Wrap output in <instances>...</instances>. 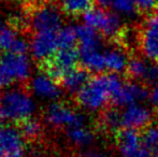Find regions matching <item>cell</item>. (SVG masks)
I'll list each match as a JSON object with an SVG mask.
<instances>
[{
    "mask_svg": "<svg viewBox=\"0 0 158 157\" xmlns=\"http://www.w3.org/2000/svg\"><path fill=\"white\" fill-rule=\"evenodd\" d=\"M139 48L144 57L158 63V14L152 13L139 32Z\"/></svg>",
    "mask_w": 158,
    "mask_h": 157,
    "instance_id": "52a82bcc",
    "label": "cell"
},
{
    "mask_svg": "<svg viewBox=\"0 0 158 157\" xmlns=\"http://www.w3.org/2000/svg\"><path fill=\"white\" fill-rule=\"evenodd\" d=\"M115 142L122 157H153L144 145L140 130L121 128L115 132Z\"/></svg>",
    "mask_w": 158,
    "mask_h": 157,
    "instance_id": "5b68a950",
    "label": "cell"
},
{
    "mask_svg": "<svg viewBox=\"0 0 158 157\" xmlns=\"http://www.w3.org/2000/svg\"><path fill=\"white\" fill-rule=\"evenodd\" d=\"M152 123V113L140 103L130 105L122 110L121 127L143 130Z\"/></svg>",
    "mask_w": 158,
    "mask_h": 157,
    "instance_id": "8fae6325",
    "label": "cell"
},
{
    "mask_svg": "<svg viewBox=\"0 0 158 157\" xmlns=\"http://www.w3.org/2000/svg\"><path fill=\"white\" fill-rule=\"evenodd\" d=\"M75 28L77 34V46L80 50L100 48L102 37L99 31L86 24L77 25Z\"/></svg>",
    "mask_w": 158,
    "mask_h": 157,
    "instance_id": "2e32d148",
    "label": "cell"
},
{
    "mask_svg": "<svg viewBox=\"0 0 158 157\" xmlns=\"http://www.w3.org/2000/svg\"><path fill=\"white\" fill-rule=\"evenodd\" d=\"M77 46V34L75 26H64L58 31V48Z\"/></svg>",
    "mask_w": 158,
    "mask_h": 157,
    "instance_id": "cb8c5ba5",
    "label": "cell"
},
{
    "mask_svg": "<svg viewBox=\"0 0 158 157\" xmlns=\"http://www.w3.org/2000/svg\"><path fill=\"white\" fill-rule=\"evenodd\" d=\"M153 157H158V156H153Z\"/></svg>",
    "mask_w": 158,
    "mask_h": 157,
    "instance_id": "74e56055",
    "label": "cell"
},
{
    "mask_svg": "<svg viewBox=\"0 0 158 157\" xmlns=\"http://www.w3.org/2000/svg\"><path fill=\"white\" fill-rule=\"evenodd\" d=\"M155 13H157V14H158V6H157V8L155 9Z\"/></svg>",
    "mask_w": 158,
    "mask_h": 157,
    "instance_id": "d590c367",
    "label": "cell"
},
{
    "mask_svg": "<svg viewBox=\"0 0 158 157\" xmlns=\"http://www.w3.org/2000/svg\"><path fill=\"white\" fill-rule=\"evenodd\" d=\"M151 99H152L153 103H156L158 101V82L155 84L153 90L151 92Z\"/></svg>",
    "mask_w": 158,
    "mask_h": 157,
    "instance_id": "f546056e",
    "label": "cell"
},
{
    "mask_svg": "<svg viewBox=\"0 0 158 157\" xmlns=\"http://www.w3.org/2000/svg\"><path fill=\"white\" fill-rule=\"evenodd\" d=\"M94 2L97 8L104 9V10H108L112 6V0H94Z\"/></svg>",
    "mask_w": 158,
    "mask_h": 157,
    "instance_id": "f1b7e54d",
    "label": "cell"
},
{
    "mask_svg": "<svg viewBox=\"0 0 158 157\" xmlns=\"http://www.w3.org/2000/svg\"><path fill=\"white\" fill-rule=\"evenodd\" d=\"M104 58H106V70L110 71V73H122L126 72L128 59L122 48H112L110 50L104 51Z\"/></svg>",
    "mask_w": 158,
    "mask_h": 157,
    "instance_id": "e0dca14e",
    "label": "cell"
},
{
    "mask_svg": "<svg viewBox=\"0 0 158 157\" xmlns=\"http://www.w3.org/2000/svg\"><path fill=\"white\" fill-rule=\"evenodd\" d=\"M66 134L71 143L77 147H87L94 142V132L84 125H77L66 129Z\"/></svg>",
    "mask_w": 158,
    "mask_h": 157,
    "instance_id": "ac0fdd59",
    "label": "cell"
},
{
    "mask_svg": "<svg viewBox=\"0 0 158 157\" xmlns=\"http://www.w3.org/2000/svg\"><path fill=\"white\" fill-rule=\"evenodd\" d=\"M148 67H150V65L144 59L140 58V57H133V58L129 59L128 65H127V78L132 80V81H139L144 84V80H145L146 73H148Z\"/></svg>",
    "mask_w": 158,
    "mask_h": 157,
    "instance_id": "44dd1931",
    "label": "cell"
},
{
    "mask_svg": "<svg viewBox=\"0 0 158 157\" xmlns=\"http://www.w3.org/2000/svg\"><path fill=\"white\" fill-rule=\"evenodd\" d=\"M135 3L140 12L148 13L157 8L158 0H135Z\"/></svg>",
    "mask_w": 158,
    "mask_h": 157,
    "instance_id": "4316f807",
    "label": "cell"
},
{
    "mask_svg": "<svg viewBox=\"0 0 158 157\" xmlns=\"http://www.w3.org/2000/svg\"><path fill=\"white\" fill-rule=\"evenodd\" d=\"M89 73L90 72L86 68H84L83 66L82 67L79 66L64 76L60 82V86L69 93L77 94L90 79Z\"/></svg>",
    "mask_w": 158,
    "mask_h": 157,
    "instance_id": "9a60e30c",
    "label": "cell"
},
{
    "mask_svg": "<svg viewBox=\"0 0 158 157\" xmlns=\"http://www.w3.org/2000/svg\"><path fill=\"white\" fill-rule=\"evenodd\" d=\"M17 35L14 31V28H9L6 26L0 29V51L9 53L17 40Z\"/></svg>",
    "mask_w": 158,
    "mask_h": 157,
    "instance_id": "484cf974",
    "label": "cell"
},
{
    "mask_svg": "<svg viewBox=\"0 0 158 157\" xmlns=\"http://www.w3.org/2000/svg\"><path fill=\"white\" fill-rule=\"evenodd\" d=\"M30 48L38 63L52 57L58 50V31L44 30L33 32Z\"/></svg>",
    "mask_w": 158,
    "mask_h": 157,
    "instance_id": "9c48e42d",
    "label": "cell"
},
{
    "mask_svg": "<svg viewBox=\"0 0 158 157\" xmlns=\"http://www.w3.org/2000/svg\"><path fill=\"white\" fill-rule=\"evenodd\" d=\"M94 0H59V8L68 16H79L94 8Z\"/></svg>",
    "mask_w": 158,
    "mask_h": 157,
    "instance_id": "d6986e66",
    "label": "cell"
},
{
    "mask_svg": "<svg viewBox=\"0 0 158 157\" xmlns=\"http://www.w3.org/2000/svg\"><path fill=\"white\" fill-rule=\"evenodd\" d=\"M80 64L84 68L93 73H101L106 70L104 52L100 48H90V50H80Z\"/></svg>",
    "mask_w": 158,
    "mask_h": 157,
    "instance_id": "4fadbf2b",
    "label": "cell"
},
{
    "mask_svg": "<svg viewBox=\"0 0 158 157\" xmlns=\"http://www.w3.org/2000/svg\"><path fill=\"white\" fill-rule=\"evenodd\" d=\"M111 8L119 15L125 16H135L137 14L138 6L135 3V0H112Z\"/></svg>",
    "mask_w": 158,
    "mask_h": 157,
    "instance_id": "d4e9b609",
    "label": "cell"
},
{
    "mask_svg": "<svg viewBox=\"0 0 158 157\" xmlns=\"http://www.w3.org/2000/svg\"><path fill=\"white\" fill-rule=\"evenodd\" d=\"M124 82L116 73H98L75 94L77 105L88 111L106 109Z\"/></svg>",
    "mask_w": 158,
    "mask_h": 157,
    "instance_id": "6da1fadb",
    "label": "cell"
},
{
    "mask_svg": "<svg viewBox=\"0 0 158 157\" xmlns=\"http://www.w3.org/2000/svg\"><path fill=\"white\" fill-rule=\"evenodd\" d=\"M2 27H3V25H2V23H1V22H0V29H1Z\"/></svg>",
    "mask_w": 158,
    "mask_h": 157,
    "instance_id": "8d00e7d4",
    "label": "cell"
},
{
    "mask_svg": "<svg viewBox=\"0 0 158 157\" xmlns=\"http://www.w3.org/2000/svg\"><path fill=\"white\" fill-rule=\"evenodd\" d=\"M29 25L33 32L44 30L59 31L63 28L60 8L52 1L37 3L33 8H30Z\"/></svg>",
    "mask_w": 158,
    "mask_h": 157,
    "instance_id": "277c9868",
    "label": "cell"
},
{
    "mask_svg": "<svg viewBox=\"0 0 158 157\" xmlns=\"http://www.w3.org/2000/svg\"><path fill=\"white\" fill-rule=\"evenodd\" d=\"M24 142L25 140L19 130L11 126L3 128L0 134V149L4 157H25Z\"/></svg>",
    "mask_w": 158,
    "mask_h": 157,
    "instance_id": "7c38bea8",
    "label": "cell"
},
{
    "mask_svg": "<svg viewBox=\"0 0 158 157\" xmlns=\"http://www.w3.org/2000/svg\"><path fill=\"white\" fill-rule=\"evenodd\" d=\"M12 83H13V80L10 78V76H9L8 73H6L4 68L0 65V89L11 85Z\"/></svg>",
    "mask_w": 158,
    "mask_h": 157,
    "instance_id": "83f0119b",
    "label": "cell"
},
{
    "mask_svg": "<svg viewBox=\"0 0 158 157\" xmlns=\"http://www.w3.org/2000/svg\"><path fill=\"white\" fill-rule=\"evenodd\" d=\"M143 143L152 156H158V126H150L142 132Z\"/></svg>",
    "mask_w": 158,
    "mask_h": 157,
    "instance_id": "603a6c76",
    "label": "cell"
},
{
    "mask_svg": "<svg viewBox=\"0 0 158 157\" xmlns=\"http://www.w3.org/2000/svg\"><path fill=\"white\" fill-rule=\"evenodd\" d=\"M151 97L148 85L141 82H124L121 89L112 97L111 103L113 107L126 108L130 105L140 103Z\"/></svg>",
    "mask_w": 158,
    "mask_h": 157,
    "instance_id": "ba28073f",
    "label": "cell"
},
{
    "mask_svg": "<svg viewBox=\"0 0 158 157\" xmlns=\"http://www.w3.org/2000/svg\"><path fill=\"white\" fill-rule=\"evenodd\" d=\"M0 65L4 68L13 82H26L30 76V61L26 54L4 53L0 57Z\"/></svg>",
    "mask_w": 158,
    "mask_h": 157,
    "instance_id": "30bf717a",
    "label": "cell"
},
{
    "mask_svg": "<svg viewBox=\"0 0 158 157\" xmlns=\"http://www.w3.org/2000/svg\"><path fill=\"white\" fill-rule=\"evenodd\" d=\"M84 24L90 26L101 34L102 37L118 42L125 28L119 14L100 8H93L83 15Z\"/></svg>",
    "mask_w": 158,
    "mask_h": 157,
    "instance_id": "3957f363",
    "label": "cell"
},
{
    "mask_svg": "<svg viewBox=\"0 0 158 157\" xmlns=\"http://www.w3.org/2000/svg\"><path fill=\"white\" fill-rule=\"evenodd\" d=\"M32 1H35L37 3H45V2H51L53 0H32Z\"/></svg>",
    "mask_w": 158,
    "mask_h": 157,
    "instance_id": "1f68e13d",
    "label": "cell"
},
{
    "mask_svg": "<svg viewBox=\"0 0 158 157\" xmlns=\"http://www.w3.org/2000/svg\"><path fill=\"white\" fill-rule=\"evenodd\" d=\"M44 119L55 128H67L77 125H83L85 118L83 115L67 105L61 102L51 103L45 110Z\"/></svg>",
    "mask_w": 158,
    "mask_h": 157,
    "instance_id": "8992f818",
    "label": "cell"
},
{
    "mask_svg": "<svg viewBox=\"0 0 158 157\" xmlns=\"http://www.w3.org/2000/svg\"><path fill=\"white\" fill-rule=\"evenodd\" d=\"M154 111H155V113H156V115L158 116V101L156 103H154Z\"/></svg>",
    "mask_w": 158,
    "mask_h": 157,
    "instance_id": "d6a6232c",
    "label": "cell"
},
{
    "mask_svg": "<svg viewBox=\"0 0 158 157\" xmlns=\"http://www.w3.org/2000/svg\"><path fill=\"white\" fill-rule=\"evenodd\" d=\"M16 128L19 130L24 140L27 142H33L35 140H39L41 138L42 131H43L41 122L37 118H32V116L17 123Z\"/></svg>",
    "mask_w": 158,
    "mask_h": 157,
    "instance_id": "ffe728a7",
    "label": "cell"
},
{
    "mask_svg": "<svg viewBox=\"0 0 158 157\" xmlns=\"http://www.w3.org/2000/svg\"><path fill=\"white\" fill-rule=\"evenodd\" d=\"M33 112L35 103L24 86L0 92V119L17 124L31 118Z\"/></svg>",
    "mask_w": 158,
    "mask_h": 157,
    "instance_id": "7a4b0ae2",
    "label": "cell"
},
{
    "mask_svg": "<svg viewBox=\"0 0 158 157\" xmlns=\"http://www.w3.org/2000/svg\"><path fill=\"white\" fill-rule=\"evenodd\" d=\"M0 157H4V154H3V152H2L1 149H0Z\"/></svg>",
    "mask_w": 158,
    "mask_h": 157,
    "instance_id": "e575fe53",
    "label": "cell"
},
{
    "mask_svg": "<svg viewBox=\"0 0 158 157\" xmlns=\"http://www.w3.org/2000/svg\"><path fill=\"white\" fill-rule=\"evenodd\" d=\"M83 157H106V156L98 151H88L84 154Z\"/></svg>",
    "mask_w": 158,
    "mask_h": 157,
    "instance_id": "4dcf8cb0",
    "label": "cell"
},
{
    "mask_svg": "<svg viewBox=\"0 0 158 157\" xmlns=\"http://www.w3.org/2000/svg\"><path fill=\"white\" fill-rule=\"evenodd\" d=\"M119 108L111 107L106 108L100 116V124L106 130H114L115 132L121 129V115L122 111Z\"/></svg>",
    "mask_w": 158,
    "mask_h": 157,
    "instance_id": "7402d4cb",
    "label": "cell"
},
{
    "mask_svg": "<svg viewBox=\"0 0 158 157\" xmlns=\"http://www.w3.org/2000/svg\"><path fill=\"white\" fill-rule=\"evenodd\" d=\"M31 89L40 97L56 99L61 96V86L45 74L37 76L31 82Z\"/></svg>",
    "mask_w": 158,
    "mask_h": 157,
    "instance_id": "5bb4252c",
    "label": "cell"
},
{
    "mask_svg": "<svg viewBox=\"0 0 158 157\" xmlns=\"http://www.w3.org/2000/svg\"><path fill=\"white\" fill-rule=\"evenodd\" d=\"M2 119H0V134H1V132H2V130H3V127H2Z\"/></svg>",
    "mask_w": 158,
    "mask_h": 157,
    "instance_id": "836d02e7",
    "label": "cell"
}]
</instances>
